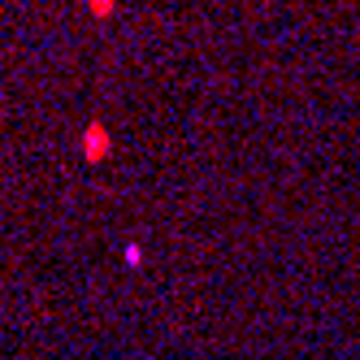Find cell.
Returning <instances> with one entry per match:
<instances>
[{"label": "cell", "instance_id": "1", "mask_svg": "<svg viewBox=\"0 0 360 360\" xmlns=\"http://www.w3.org/2000/svg\"><path fill=\"white\" fill-rule=\"evenodd\" d=\"M104 152H109V135H104V126H91V131H87V161L104 157Z\"/></svg>", "mask_w": 360, "mask_h": 360}, {"label": "cell", "instance_id": "2", "mask_svg": "<svg viewBox=\"0 0 360 360\" xmlns=\"http://www.w3.org/2000/svg\"><path fill=\"white\" fill-rule=\"evenodd\" d=\"M91 13H95V18H104V13H113V0H91Z\"/></svg>", "mask_w": 360, "mask_h": 360}]
</instances>
